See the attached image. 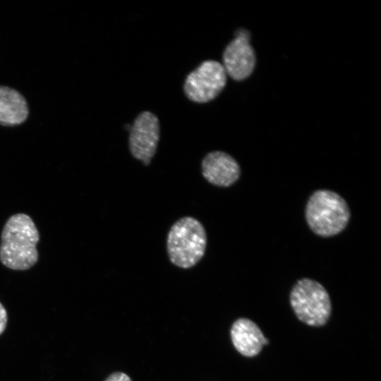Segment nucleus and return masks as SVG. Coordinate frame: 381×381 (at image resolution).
<instances>
[{
    "label": "nucleus",
    "instance_id": "nucleus-1",
    "mask_svg": "<svg viewBox=\"0 0 381 381\" xmlns=\"http://www.w3.org/2000/svg\"><path fill=\"white\" fill-rule=\"evenodd\" d=\"M39 231L28 214L11 215L4 226L0 244V261L13 270H26L38 260Z\"/></svg>",
    "mask_w": 381,
    "mask_h": 381
},
{
    "label": "nucleus",
    "instance_id": "nucleus-2",
    "mask_svg": "<svg viewBox=\"0 0 381 381\" xmlns=\"http://www.w3.org/2000/svg\"><path fill=\"white\" fill-rule=\"evenodd\" d=\"M305 216L313 233L319 236L330 237L346 227L351 212L346 200L337 193L320 189L309 197Z\"/></svg>",
    "mask_w": 381,
    "mask_h": 381
},
{
    "label": "nucleus",
    "instance_id": "nucleus-3",
    "mask_svg": "<svg viewBox=\"0 0 381 381\" xmlns=\"http://www.w3.org/2000/svg\"><path fill=\"white\" fill-rule=\"evenodd\" d=\"M167 252L170 262L182 269H190L203 258L207 234L197 219L186 216L171 226L167 236Z\"/></svg>",
    "mask_w": 381,
    "mask_h": 381
},
{
    "label": "nucleus",
    "instance_id": "nucleus-4",
    "mask_svg": "<svg viewBox=\"0 0 381 381\" xmlns=\"http://www.w3.org/2000/svg\"><path fill=\"white\" fill-rule=\"evenodd\" d=\"M289 302L296 318L308 326H325L330 318L332 308L329 295L314 279H298L290 291Z\"/></svg>",
    "mask_w": 381,
    "mask_h": 381
},
{
    "label": "nucleus",
    "instance_id": "nucleus-5",
    "mask_svg": "<svg viewBox=\"0 0 381 381\" xmlns=\"http://www.w3.org/2000/svg\"><path fill=\"white\" fill-rule=\"evenodd\" d=\"M226 73L223 65L214 60L202 62L186 77L183 89L187 97L197 103L214 99L226 83Z\"/></svg>",
    "mask_w": 381,
    "mask_h": 381
},
{
    "label": "nucleus",
    "instance_id": "nucleus-6",
    "mask_svg": "<svg viewBox=\"0 0 381 381\" xmlns=\"http://www.w3.org/2000/svg\"><path fill=\"white\" fill-rule=\"evenodd\" d=\"M129 150L132 156L145 165L150 164L159 140V122L153 113L145 111L135 118L130 129Z\"/></svg>",
    "mask_w": 381,
    "mask_h": 381
},
{
    "label": "nucleus",
    "instance_id": "nucleus-7",
    "mask_svg": "<svg viewBox=\"0 0 381 381\" xmlns=\"http://www.w3.org/2000/svg\"><path fill=\"white\" fill-rule=\"evenodd\" d=\"M250 35L246 29H238L234 39L223 53V66L226 74L235 80L247 78L253 71L256 58L250 44Z\"/></svg>",
    "mask_w": 381,
    "mask_h": 381
},
{
    "label": "nucleus",
    "instance_id": "nucleus-8",
    "mask_svg": "<svg viewBox=\"0 0 381 381\" xmlns=\"http://www.w3.org/2000/svg\"><path fill=\"white\" fill-rule=\"evenodd\" d=\"M201 171L207 182L223 188L234 185L241 176V168L237 161L223 151L207 153L202 160Z\"/></svg>",
    "mask_w": 381,
    "mask_h": 381
},
{
    "label": "nucleus",
    "instance_id": "nucleus-9",
    "mask_svg": "<svg viewBox=\"0 0 381 381\" xmlns=\"http://www.w3.org/2000/svg\"><path fill=\"white\" fill-rule=\"evenodd\" d=\"M229 334L236 350L247 358L258 356L269 343L258 325L246 318L236 320L231 326Z\"/></svg>",
    "mask_w": 381,
    "mask_h": 381
},
{
    "label": "nucleus",
    "instance_id": "nucleus-10",
    "mask_svg": "<svg viewBox=\"0 0 381 381\" xmlns=\"http://www.w3.org/2000/svg\"><path fill=\"white\" fill-rule=\"evenodd\" d=\"M28 114V105L24 97L13 88L0 85V125L21 124Z\"/></svg>",
    "mask_w": 381,
    "mask_h": 381
},
{
    "label": "nucleus",
    "instance_id": "nucleus-11",
    "mask_svg": "<svg viewBox=\"0 0 381 381\" xmlns=\"http://www.w3.org/2000/svg\"><path fill=\"white\" fill-rule=\"evenodd\" d=\"M104 381H132V380L125 373L118 371L110 374Z\"/></svg>",
    "mask_w": 381,
    "mask_h": 381
},
{
    "label": "nucleus",
    "instance_id": "nucleus-12",
    "mask_svg": "<svg viewBox=\"0 0 381 381\" xmlns=\"http://www.w3.org/2000/svg\"><path fill=\"white\" fill-rule=\"evenodd\" d=\"M7 323V313L5 308L0 303V334L4 331Z\"/></svg>",
    "mask_w": 381,
    "mask_h": 381
}]
</instances>
